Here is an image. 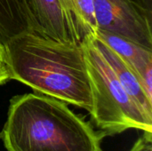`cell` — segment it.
I'll return each instance as SVG.
<instances>
[{"label":"cell","instance_id":"11","mask_svg":"<svg viewBox=\"0 0 152 151\" xmlns=\"http://www.w3.org/2000/svg\"><path fill=\"white\" fill-rule=\"evenodd\" d=\"M132 1L152 13V0H132Z\"/></svg>","mask_w":152,"mask_h":151},{"label":"cell","instance_id":"3","mask_svg":"<svg viewBox=\"0 0 152 151\" xmlns=\"http://www.w3.org/2000/svg\"><path fill=\"white\" fill-rule=\"evenodd\" d=\"M93 36H89L82 42L92 90V121L105 136L128 129L152 133V117L124 89L94 44Z\"/></svg>","mask_w":152,"mask_h":151},{"label":"cell","instance_id":"4","mask_svg":"<svg viewBox=\"0 0 152 151\" xmlns=\"http://www.w3.org/2000/svg\"><path fill=\"white\" fill-rule=\"evenodd\" d=\"M97 30L152 49V13L132 0H93Z\"/></svg>","mask_w":152,"mask_h":151},{"label":"cell","instance_id":"9","mask_svg":"<svg viewBox=\"0 0 152 151\" xmlns=\"http://www.w3.org/2000/svg\"><path fill=\"white\" fill-rule=\"evenodd\" d=\"M67 13L74 21L83 42L97 31L93 0H61Z\"/></svg>","mask_w":152,"mask_h":151},{"label":"cell","instance_id":"7","mask_svg":"<svg viewBox=\"0 0 152 151\" xmlns=\"http://www.w3.org/2000/svg\"><path fill=\"white\" fill-rule=\"evenodd\" d=\"M93 39L94 44L99 49L126 93L148 116L152 117V101L148 98L143 91L136 72L127 62H126L102 40L95 36H93Z\"/></svg>","mask_w":152,"mask_h":151},{"label":"cell","instance_id":"2","mask_svg":"<svg viewBox=\"0 0 152 151\" xmlns=\"http://www.w3.org/2000/svg\"><path fill=\"white\" fill-rule=\"evenodd\" d=\"M103 137L67 103L38 93L10 100L0 132L7 151H103Z\"/></svg>","mask_w":152,"mask_h":151},{"label":"cell","instance_id":"10","mask_svg":"<svg viewBox=\"0 0 152 151\" xmlns=\"http://www.w3.org/2000/svg\"><path fill=\"white\" fill-rule=\"evenodd\" d=\"M130 151H152V133L144 132L134 144Z\"/></svg>","mask_w":152,"mask_h":151},{"label":"cell","instance_id":"8","mask_svg":"<svg viewBox=\"0 0 152 151\" xmlns=\"http://www.w3.org/2000/svg\"><path fill=\"white\" fill-rule=\"evenodd\" d=\"M32 27L33 19L25 0H0V44Z\"/></svg>","mask_w":152,"mask_h":151},{"label":"cell","instance_id":"1","mask_svg":"<svg viewBox=\"0 0 152 151\" xmlns=\"http://www.w3.org/2000/svg\"><path fill=\"white\" fill-rule=\"evenodd\" d=\"M10 79L91 113L93 98L83 43L24 30L4 44Z\"/></svg>","mask_w":152,"mask_h":151},{"label":"cell","instance_id":"6","mask_svg":"<svg viewBox=\"0 0 152 151\" xmlns=\"http://www.w3.org/2000/svg\"><path fill=\"white\" fill-rule=\"evenodd\" d=\"M94 36L133 68L143 91L152 101V49L107 31L97 30Z\"/></svg>","mask_w":152,"mask_h":151},{"label":"cell","instance_id":"5","mask_svg":"<svg viewBox=\"0 0 152 151\" xmlns=\"http://www.w3.org/2000/svg\"><path fill=\"white\" fill-rule=\"evenodd\" d=\"M25 3L37 33L58 41L82 43L61 0H25Z\"/></svg>","mask_w":152,"mask_h":151},{"label":"cell","instance_id":"13","mask_svg":"<svg viewBox=\"0 0 152 151\" xmlns=\"http://www.w3.org/2000/svg\"><path fill=\"white\" fill-rule=\"evenodd\" d=\"M0 68L6 69L5 66V53H4V44H0Z\"/></svg>","mask_w":152,"mask_h":151},{"label":"cell","instance_id":"12","mask_svg":"<svg viewBox=\"0 0 152 151\" xmlns=\"http://www.w3.org/2000/svg\"><path fill=\"white\" fill-rule=\"evenodd\" d=\"M9 80L11 79H10V75H9L8 70L6 69L0 68V85L5 84Z\"/></svg>","mask_w":152,"mask_h":151}]
</instances>
